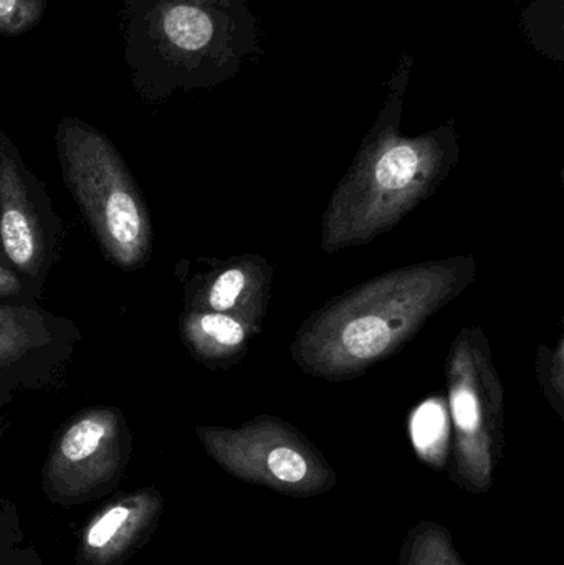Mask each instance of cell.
I'll return each mask as SVG.
<instances>
[{
  "mask_svg": "<svg viewBox=\"0 0 564 565\" xmlns=\"http://www.w3.org/2000/svg\"><path fill=\"white\" fill-rule=\"evenodd\" d=\"M248 275L242 268L232 267L222 271L204 295L205 306L215 312H231L237 308L248 288Z\"/></svg>",
  "mask_w": 564,
  "mask_h": 565,
  "instance_id": "9a60e30c",
  "label": "cell"
},
{
  "mask_svg": "<svg viewBox=\"0 0 564 565\" xmlns=\"http://www.w3.org/2000/svg\"><path fill=\"white\" fill-rule=\"evenodd\" d=\"M123 33L132 86L149 102L219 85L260 53L247 0H125Z\"/></svg>",
  "mask_w": 564,
  "mask_h": 565,
  "instance_id": "6da1fadb",
  "label": "cell"
},
{
  "mask_svg": "<svg viewBox=\"0 0 564 565\" xmlns=\"http://www.w3.org/2000/svg\"><path fill=\"white\" fill-rule=\"evenodd\" d=\"M20 291V281L12 271L0 267V298L17 295Z\"/></svg>",
  "mask_w": 564,
  "mask_h": 565,
  "instance_id": "2e32d148",
  "label": "cell"
},
{
  "mask_svg": "<svg viewBox=\"0 0 564 565\" xmlns=\"http://www.w3.org/2000/svg\"><path fill=\"white\" fill-rule=\"evenodd\" d=\"M446 437L447 420L443 408L436 404L424 405L413 422L414 445L421 457L429 463H439Z\"/></svg>",
  "mask_w": 564,
  "mask_h": 565,
  "instance_id": "4fadbf2b",
  "label": "cell"
},
{
  "mask_svg": "<svg viewBox=\"0 0 564 565\" xmlns=\"http://www.w3.org/2000/svg\"><path fill=\"white\" fill-rule=\"evenodd\" d=\"M0 244L13 267L35 275L45 255L42 227L19 166L0 145Z\"/></svg>",
  "mask_w": 564,
  "mask_h": 565,
  "instance_id": "ba28073f",
  "label": "cell"
},
{
  "mask_svg": "<svg viewBox=\"0 0 564 565\" xmlns=\"http://www.w3.org/2000/svg\"><path fill=\"white\" fill-rule=\"evenodd\" d=\"M49 341V331L35 311L20 306H0V365L12 364L30 349Z\"/></svg>",
  "mask_w": 564,
  "mask_h": 565,
  "instance_id": "8fae6325",
  "label": "cell"
},
{
  "mask_svg": "<svg viewBox=\"0 0 564 565\" xmlns=\"http://www.w3.org/2000/svg\"><path fill=\"white\" fill-rule=\"evenodd\" d=\"M413 58L404 53L391 79L386 106L353 174L338 189L328 214V241L341 247L386 231L429 191L446 161L453 129L401 138L397 122Z\"/></svg>",
  "mask_w": 564,
  "mask_h": 565,
  "instance_id": "3957f363",
  "label": "cell"
},
{
  "mask_svg": "<svg viewBox=\"0 0 564 565\" xmlns=\"http://www.w3.org/2000/svg\"><path fill=\"white\" fill-rule=\"evenodd\" d=\"M198 435L222 468L248 483L294 497H310L333 487V471L317 451L277 422H258L237 430L199 427Z\"/></svg>",
  "mask_w": 564,
  "mask_h": 565,
  "instance_id": "5b68a950",
  "label": "cell"
},
{
  "mask_svg": "<svg viewBox=\"0 0 564 565\" xmlns=\"http://www.w3.org/2000/svg\"><path fill=\"white\" fill-rule=\"evenodd\" d=\"M182 332L192 351L202 358H222L245 341V328L227 312H191L182 319Z\"/></svg>",
  "mask_w": 564,
  "mask_h": 565,
  "instance_id": "30bf717a",
  "label": "cell"
},
{
  "mask_svg": "<svg viewBox=\"0 0 564 565\" xmlns=\"http://www.w3.org/2000/svg\"><path fill=\"white\" fill-rule=\"evenodd\" d=\"M472 271L459 262H443L360 286L305 324L295 344L298 364L327 379L360 374L406 342Z\"/></svg>",
  "mask_w": 564,
  "mask_h": 565,
  "instance_id": "7a4b0ae2",
  "label": "cell"
},
{
  "mask_svg": "<svg viewBox=\"0 0 564 565\" xmlns=\"http://www.w3.org/2000/svg\"><path fill=\"white\" fill-rule=\"evenodd\" d=\"M161 494L139 490L103 507L83 530L79 565H121L151 536L162 511Z\"/></svg>",
  "mask_w": 564,
  "mask_h": 565,
  "instance_id": "52a82bcc",
  "label": "cell"
},
{
  "mask_svg": "<svg viewBox=\"0 0 564 565\" xmlns=\"http://www.w3.org/2000/svg\"><path fill=\"white\" fill-rule=\"evenodd\" d=\"M49 0H0V35L32 32L45 17Z\"/></svg>",
  "mask_w": 564,
  "mask_h": 565,
  "instance_id": "5bb4252c",
  "label": "cell"
},
{
  "mask_svg": "<svg viewBox=\"0 0 564 565\" xmlns=\"http://www.w3.org/2000/svg\"><path fill=\"white\" fill-rule=\"evenodd\" d=\"M401 565H466L454 551L449 534L436 524H423L404 544Z\"/></svg>",
  "mask_w": 564,
  "mask_h": 565,
  "instance_id": "7c38bea8",
  "label": "cell"
},
{
  "mask_svg": "<svg viewBox=\"0 0 564 565\" xmlns=\"http://www.w3.org/2000/svg\"><path fill=\"white\" fill-rule=\"evenodd\" d=\"M125 467V431L116 408L79 414L60 434L43 470L53 503H88L115 487Z\"/></svg>",
  "mask_w": 564,
  "mask_h": 565,
  "instance_id": "8992f818",
  "label": "cell"
},
{
  "mask_svg": "<svg viewBox=\"0 0 564 565\" xmlns=\"http://www.w3.org/2000/svg\"><path fill=\"white\" fill-rule=\"evenodd\" d=\"M483 395L477 391L466 355L457 352L453 372V412L459 430L460 473L469 490H489L492 455Z\"/></svg>",
  "mask_w": 564,
  "mask_h": 565,
  "instance_id": "9c48e42d",
  "label": "cell"
},
{
  "mask_svg": "<svg viewBox=\"0 0 564 565\" xmlns=\"http://www.w3.org/2000/svg\"><path fill=\"white\" fill-rule=\"evenodd\" d=\"M63 178L106 257L125 270L141 267L152 248L148 207L113 142L78 118L56 132Z\"/></svg>",
  "mask_w": 564,
  "mask_h": 565,
  "instance_id": "277c9868",
  "label": "cell"
}]
</instances>
